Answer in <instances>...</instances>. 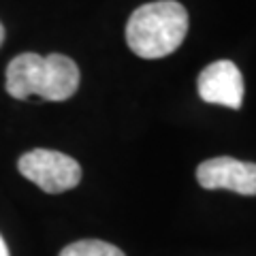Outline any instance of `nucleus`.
Returning <instances> with one entry per match:
<instances>
[{
    "instance_id": "423d86ee",
    "label": "nucleus",
    "mask_w": 256,
    "mask_h": 256,
    "mask_svg": "<svg viewBox=\"0 0 256 256\" xmlns=\"http://www.w3.org/2000/svg\"><path fill=\"white\" fill-rule=\"evenodd\" d=\"M60 256H126L120 248L111 246L100 239H82L66 246L60 252Z\"/></svg>"
},
{
    "instance_id": "39448f33",
    "label": "nucleus",
    "mask_w": 256,
    "mask_h": 256,
    "mask_svg": "<svg viewBox=\"0 0 256 256\" xmlns=\"http://www.w3.org/2000/svg\"><path fill=\"white\" fill-rule=\"evenodd\" d=\"M198 96L212 105H222L228 109H242L244 105V75L235 62L218 60L205 66L198 75Z\"/></svg>"
},
{
    "instance_id": "6e6552de",
    "label": "nucleus",
    "mask_w": 256,
    "mask_h": 256,
    "mask_svg": "<svg viewBox=\"0 0 256 256\" xmlns=\"http://www.w3.org/2000/svg\"><path fill=\"white\" fill-rule=\"evenodd\" d=\"M2 43H4V26L0 24V45H2Z\"/></svg>"
},
{
    "instance_id": "f257e3e1",
    "label": "nucleus",
    "mask_w": 256,
    "mask_h": 256,
    "mask_svg": "<svg viewBox=\"0 0 256 256\" xmlns=\"http://www.w3.org/2000/svg\"><path fill=\"white\" fill-rule=\"evenodd\" d=\"M6 92L13 98L41 96L45 100L62 102L70 98L79 88L77 64L62 54H20L6 66Z\"/></svg>"
},
{
    "instance_id": "7ed1b4c3",
    "label": "nucleus",
    "mask_w": 256,
    "mask_h": 256,
    "mask_svg": "<svg viewBox=\"0 0 256 256\" xmlns=\"http://www.w3.org/2000/svg\"><path fill=\"white\" fill-rule=\"evenodd\" d=\"M18 169L24 178L34 182L38 188L50 194L66 192L82 182V166L77 160L56 150L26 152L20 158Z\"/></svg>"
},
{
    "instance_id": "20e7f679",
    "label": "nucleus",
    "mask_w": 256,
    "mask_h": 256,
    "mask_svg": "<svg viewBox=\"0 0 256 256\" xmlns=\"http://www.w3.org/2000/svg\"><path fill=\"white\" fill-rule=\"evenodd\" d=\"M196 180L205 190H233L237 194H256V164L230 156L212 158L198 164Z\"/></svg>"
},
{
    "instance_id": "f03ea898",
    "label": "nucleus",
    "mask_w": 256,
    "mask_h": 256,
    "mask_svg": "<svg viewBox=\"0 0 256 256\" xmlns=\"http://www.w3.org/2000/svg\"><path fill=\"white\" fill-rule=\"evenodd\" d=\"M188 32V11L175 0H156L139 6L126 24L128 47L146 60L173 54Z\"/></svg>"
},
{
    "instance_id": "0eeeda50",
    "label": "nucleus",
    "mask_w": 256,
    "mask_h": 256,
    "mask_svg": "<svg viewBox=\"0 0 256 256\" xmlns=\"http://www.w3.org/2000/svg\"><path fill=\"white\" fill-rule=\"evenodd\" d=\"M0 256H9V250H6V244L2 237H0Z\"/></svg>"
}]
</instances>
